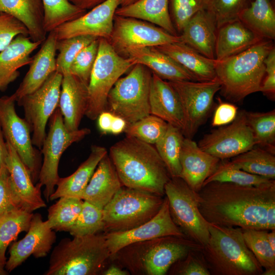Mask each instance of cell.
<instances>
[{
  "label": "cell",
  "instance_id": "6da1fadb",
  "mask_svg": "<svg viewBox=\"0 0 275 275\" xmlns=\"http://www.w3.org/2000/svg\"><path fill=\"white\" fill-rule=\"evenodd\" d=\"M198 197L199 211L209 223L275 229V180L260 186L213 181L203 186Z\"/></svg>",
  "mask_w": 275,
  "mask_h": 275
},
{
  "label": "cell",
  "instance_id": "7a4b0ae2",
  "mask_svg": "<svg viewBox=\"0 0 275 275\" xmlns=\"http://www.w3.org/2000/svg\"><path fill=\"white\" fill-rule=\"evenodd\" d=\"M153 145L126 136L111 147L108 154L123 186L163 197L171 177Z\"/></svg>",
  "mask_w": 275,
  "mask_h": 275
},
{
  "label": "cell",
  "instance_id": "3957f363",
  "mask_svg": "<svg viewBox=\"0 0 275 275\" xmlns=\"http://www.w3.org/2000/svg\"><path fill=\"white\" fill-rule=\"evenodd\" d=\"M273 47L272 40L263 39L240 53L215 60L221 95L227 100L238 102L260 92L265 75L264 60Z\"/></svg>",
  "mask_w": 275,
  "mask_h": 275
},
{
  "label": "cell",
  "instance_id": "277c9868",
  "mask_svg": "<svg viewBox=\"0 0 275 275\" xmlns=\"http://www.w3.org/2000/svg\"><path fill=\"white\" fill-rule=\"evenodd\" d=\"M203 248L186 237L167 236L130 244L111 257L132 274L164 275L190 251Z\"/></svg>",
  "mask_w": 275,
  "mask_h": 275
},
{
  "label": "cell",
  "instance_id": "5b68a950",
  "mask_svg": "<svg viewBox=\"0 0 275 275\" xmlns=\"http://www.w3.org/2000/svg\"><path fill=\"white\" fill-rule=\"evenodd\" d=\"M202 253L210 274L262 275L264 269L246 246L242 229L209 223Z\"/></svg>",
  "mask_w": 275,
  "mask_h": 275
},
{
  "label": "cell",
  "instance_id": "8992f818",
  "mask_svg": "<svg viewBox=\"0 0 275 275\" xmlns=\"http://www.w3.org/2000/svg\"><path fill=\"white\" fill-rule=\"evenodd\" d=\"M111 257L104 235L62 239L51 252L45 275H96Z\"/></svg>",
  "mask_w": 275,
  "mask_h": 275
},
{
  "label": "cell",
  "instance_id": "52a82bcc",
  "mask_svg": "<svg viewBox=\"0 0 275 275\" xmlns=\"http://www.w3.org/2000/svg\"><path fill=\"white\" fill-rule=\"evenodd\" d=\"M163 197L123 186L103 208L106 233L134 228L154 217L163 203Z\"/></svg>",
  "mask_w": 275,
  "mask_h": 275
},
{
  "label": "cell",
  "instance_id": "ba28073f",
  "mask_svg": "<svg viewBox=\"0 0 275 275\" xmlns=\"http://www.w3.org/2000/svg\"><path fill=\"white\" fill-rule=\"evenodd\" d=\"M152 74L146 67L135 64L128 74L120 77L109 91L106 110L124 119L128 125L150 115Z\"/></svg>",
  "mask_w": 275,
  "mask_h": 275
},
{
  "label": "cell",
  "instance_id": "9c48e42d",
  "mask_svg": "<svg viewBox=\"0 0 275 275\" xmlns=\"http://www.w3.org/2000/svg\"><path fill=\"white\" fill-rule=\"evenodd\" d=\"M135 64L119 55L107 39L99 38L98 54L88 85L85 116L92 120L106 110L108 93L121 76Z\"/></svg>",
  "mask_w": 275,
  "mask_h": 275
},
{
  "label": "cell",
  "instance_id": "30bf717a",
  "mask_svg": "<svg viewBox=\"0 0 275 275\" xmlns=\"http://www.w3.org/2000/svg\"><path fill=\"white\" fill-rule=\"evenodd\" d=\"M171 217L184 235L204 246L209 238V223L198 207V193L181 177H171L164 186Z\"/></svg>",
  "mask_w": 275,
  "mask_h": 275
},
{
  "label": "cell",
  "instance_id": "8fae6325",
  "mask_svg": "<svg viewBox=\"0 0 275 275\" xmlns=\"http://www.w3.org/2000/svg\"><path fill=\"white\" fill-rule=\"evenodd\" d=\"M49 121V131L41 149L43 161L38 175L39 182L45 186L43 194L47 201H49L60 179L58 168L62 155L70 145L81 141L91 132L88 128L74 131L68 130L59 107Z\"/></svg>",
  "mask_w": 275,
  "mask_h": 275
},
{
  "label": "cell",
  "instance_id": "7c38bea8",
  "mask_svg": "<svg viewBox=\"0 0 275 275\" xmlns=\"http://www.w3.org/2000/svg\"><path fill=\"white\" fill-rule=\"evenodd\" d=\"M168 81L181 102L184 122L182 132L185 138L192 139L210 113L214 95L219 91L221 84L217 78L207 81Z\"/></svg>",
  "mask_w": 275,
  "mask_h": 275
},
{
  "label": "cell",
  "instance_id": "4fadbf2b",
  "mask_svg": "<svg viewBox=\"0 0 275 275\" xmlns=\"http://www.w3.org/2000/svg\"><path fill=\"white\" fill-rule=\"evenodd\" d=\"M62 77L55 71L39 88L16 101L23 108L24 119L33 133V145L40 149L47 122L58 107Z\"/></svg>",
  "mask_w": 275,
  "mask_h": 275
},
{
  "label": "cell",
  "instance_id": "5bb4252c",
  "mask_svg": "<svg viewBox=\"0 0 275 275\" xmlns=\"http://www.w3.org/2000/svg\"><path fill=\"white\" fill-rule=\"evenodd\" d=\"M108 41L117 53L126 58L131 49L180 42V38L146 21L115 14Z\"/></svg>",
  "mask_w": 275,
  "mask_h": 275
},
{
  "label": "cell",
  "instance_id": "9a60e30c",
  "mask_svg": "<svg viewBox=\"0 0 275 275\" xmlns=\"http://www.w3.org/2000/svg\"><path fill=\"white\" fill-rule=\"evenodd\" d=\"M15 102L13 94L0 97V125L6 141L15 150L34 182L40 170L39 158L32 142L29 124L16 113Z\"/></svg>",
  "mask_w": 275,
  "mask_h": 275
},
{
  "label": "cell",
  "instance_id": "2e32d148",
  "mask_svg": "<svg viewBox=\"0 0 275 275\" xmlns=\"http://www.w3.org/2000/svg\"><path fill=\"white\" fill-rule=\"evenodd\" d=\"M198 145L203 150L223 160L252 149L256 142L248 124L245 111L242 110L232 122L204 135Z\"/></svg>",
  "mask_w": 275,
  "mask_h": 275
},
{
  "label": "cell",
  "instance_id": "e0dca14e",
  "mask_svg": "<svg viewBox=\"0 0 275 275\" xmlns=\"http://www.w3.org/2000/svg\"><path fill=\"white\" fill-rule=\"evenodd\" d=\"M167 236L186 237L171 217L166 197L158 212L148 221L129 230L104 235L111 256L130 244Z\"/></svg>",
  "mask_w": 275,
  "mask_h": 275
},
{
  "label": "cell",
  "instance_id": "ac0fdd59",
  "mask_svg": "<svg viewBox=\"0 0 275 275\" xmlns=\"http://www.w3.org/2000/svg\"><path fill=\"white\" fill-rule=\"evenodd\" d=\"M56 240V232L47 220L43 221L40 213L33 214L25 236L10 247L5 269L8 272L12 271L31 255L36 258L46 257Z\"/></svg>",
  "mask_w": 275,
  "mask_h": 275
},
{
  "label": "cell",
  "instance_id": "d6986e66",
  "mask_svg": "<svg viewBox=\"0 0 275 275\" xmlns=\"http://www.w3.org/2000/svg\"><path fill=\"white\" fill-rule=\"evenodd\" d=\"M119 6L120 0H106L79 18L61 25L54 30L58 40L78 36H91L108 40Z\"/></svg>",
  "mask_w": 275,
  "mask_h": 275
},
{
  "label": "cell",
  "instance_id": "ffe728a7",
  "mask_svg": "<svg viewBox=\"0 0 275 275\" xmlns=\"http://www.w3.org/2000/svg\"><path fill=\"white\" fill-rule=\"evenodd\" d=\"M6 142L8 149L6 167L16 207L30 213L45 207L46 203L41 193L42 185L39 182L36 185L34 184L29 171L17 153L8 142Z\"/></svg>",
  "mask_w": 275,
  "mask_h": 275
},
{
  "label": "cell",
  "instance_id": "44dd1931",
  "mask_svg": "<svg viewBox=\"0 0 275 275\" xmlns=\"http://www.w3.org/2000/svg\"><path fill=\"white\" fill-rule=\"evenodd\" d=\"M221 160L201 149L191 139L184 138L180 155V177L194 191L199 193Z\"/></svg>",
  "mask_w": 275,
  "mask_h": 275
},
{
  "label": "cell",
  "instance_id": "7402d4cb",
  "mask_svg": "<svg viewBox=\"0 0 275 275\" xmlns=\"http://www.w3.org/2000/svg\"><path fill=\"white\" fill-rule=\"evenodd\" d=\"M57 40L56 31L49 32L39 50L32 57L28 72L13 94L16 101L39 88L49 76L56 71Z\"/></svg>",
  "mask_w": 275,
  "mask_h": 275
},
{
  "label": "cell",
  "instance_id": "603a6c76",
  "mask_svg": "<svg viewBox=\"0 0 275 275\" xmlns=\"http://www.w3.org/2000/svg\"><path fill=\"white\" fill-rule=\"evenodd\" d=\"M88 101V85L70 73L63 75L58 107L70 131L79 129Z\"/></svg>",
  "mask_w": 275,
  "mask_h": 275
},
{
  "label": "cell",
  "instance_id": "cb8c5ba5",
  "mask_svg": "<svg viewBox=\"0 0 275 275\" xmlns=\"http://www.w3.org/2000/svg\"><path fill=\"white\" fill-rule=\"evenodd\" d=\"M150 114L180 129L183 115L179 97L168 81L152 73L149 94Z\"/></svg>",
  "mask_w": 275,
  "mask_h": 275
},
{
  "label": "cell",
  "instance_id": "d4e9b609",
  "mask_svg": "<svg viewBox=\"0 0 275 275\" xmlns=\"http://www.w3.org/2000/svg\"><path fill=\"white\" fill-rule=\"evenodd\" d=\"M217 29L210 11L202 9L190 19L179 35L180 42L207 58L215 59Z\"/></svg>",
  "mask_w": 275,
  "mask_h": 275
},
{
  "label": "cell",
  "instance_id": "484cf974",
  "mask_svg": "<svg viewBox=\"0 0 275 275\" xmlns=\"http://www.w3.org/2000/svg\"><path fill=\"white\" fill-rule=\"evenodd\" d=\"M122 186L107 153L98 163L81 199L103 209Z\"/></svg>",
  "mask_w": 275,
  "mask_h": 275
},
{
  "label": "cell",
  "instance_id": "4316f807",
  "mask_svg": "<svg viewBox=\"0 0 275 275\" xmlns=\"http://www.w3.org/2000/svg\"><path fill=\"white\" fill-rule=\"evenodd\" d=\"M126 58L148 68L161 78L171 81L193 80L195 78L186 69L155 47H145L129 50Z\"/></svg>",
  "mask_w": 275,
  "mask_h": 275
},
{
  "label": "cell",
  "instance_id": "83f0119b",
  "mask_svg": "<svg viewBox=\"0 0 275 275\" xmlns=\"http://www.w3.org/2000/svg\"><path fill=\"white\" fill-rule=\"evenodd\" d=\"M41 44L33 41L29 36L20 35L0 51V91L6 90L16 79L20 68L30 65L32 61L30 54Z\"/></svg>",
  "mask_w": 275,
  "mask_h": 275
},
{
  "label": "cell",
  "instance_id": "f1b7e54d",
  "mask_svg": "<svg viewBox=\"0 0 275 275\" xmlns=\"http://www.w3.org/2000/svg\"><path fill=\"white\" fill-rule=\"evenodd\" d=\"M263 39L238 19L226 23L217 29L215 60L240 53Z\"/></svg>",
  "mask_w": 275,
  "mask_h": 275
},
{
  "label": "cell",
  "instance_id": "f546056e",
  "mask_svg": "<svg viewBox=\"0 0 275 275\" xmlns=\"http://www.w3.org/2000/svg\"><path fill=\"white\" fill-rule=\"evenodd\" d=\"M155 47L183 66L196 81H207L217 78L215 59L207 58L185 43L177 42Z\"/></svg>",
  "mask_w": 275,
  "mask_h": 275
},
{
  "label": "cell",
  "instance_id": "4dcf8cb0",
  "mask_svg": "<svg viewBox=\"0 0 275 275\" xmlns=\"http://www.w3.org/2000/svg\"><path fill=\"white\" fill-rule=\"evenodd\" d=\"M107 153V151L105 147L92 146L89 156L77 170L69 176L60 178L57 188L50 196L49 200L53 201L62 197L81 199L83 192L98 163Z\"/></svg>",
  "mask_w": 275,
  "mask_h": 275
},
{
  "label": "cell",
  "instance_id": "1f68e13d",
  "mask_svg": "<svg viewBox=\"0 0 275 275\" xmlns=\"http://www.w3.org/2000/svg\"><path fill=\"white\" fill-rule=\"evenodd\" d=\"M0 12L11 14L20 21L33 41L42 43L46 39L42 0H0Z\"/></svg>",
  "mask_w": 275,
  "mask_h": 275
},
{
  "label": "cell",
  "instance_id": "d6a6232c",
  "mask_svg": "<svg viewBox=\"0 0 275 275\" xmlns=\"http://www.w3.org/2000/svg\"><path fill=\"white\" fill-rule=\"evenodd\" d=\"M115 14L146 21L172 35H179L170 16L169 0H137L128 5L118 7Z\"/></svg>",
  "mask_w": 275,
  "mask_h": 275
},
{
  "label": "cell",
  "instance_id": "836d02e7",
  "mask_svg": "<svg viewBox=\"0 0 275 275\" xmlns=\"http://www.w3.org/2000/svg\"><path fill=\"white\" fill-rule=\"evenodd\" d=\"M238 19L263 39L275 38V9L273 0H253Z\"/></svg>",
  "mask_w": 275,
  "mask_h": 275
},
{
  "label": "cell",
  "instance_id": "e575fe53",
  "mask_svg": "<svg viewBox=\"0 0 275 275\" xmlns=\"http://www.w3.org/2000/svg\"><path fill=\"white\" fill-rule=\"evenodd\" d=\"M33 213L15 207L0 215V264L5 266L6 250L18 235L27 232Z\"/></svg>",
  "mask_w": 275,
  "mask_h": 275
},
{
  "label": "cell",
  "instance_id": "d590c367",
  "mask_svg": "<svg viewBox=\"0 0 275 275\" xmlns=\"http://www.w3.org/2000/svg\"><path fill=\"white\" fill-rule=\"evenodd\" d=\"M180 129L168 124L162 136L155 147L171 177H180V155L184 139Z\"/></svg>",
  "mask_w": 275,
  "mask_h": 275
},
{
  "label": "cell",
  "instance_id": "8d00e7d4",
  "mask_svg": "<svg viewBox=\"0 0 275 275\" xmlns=\"http://www.w3.org/2000/svg\"><path fill=\"white\" fill-rule=\"evenodd\" d=\"M230 161L249 173L275 179L274 154L262 148L254 147L233 157Z\"/></svg>",
  "mask_w": 275,
  "mask_h": 275
},
{
  "label": "cell",
  "instance_id": "74e56055",
  "mask_svg": "<svg viewBox=\"0 0 275 275\" xmlns=\"http://www.w3.org/2000/svg\"><path fill=\"white\" fill-rule=\"evenodd\" d=\"M84 200L62 197L47 209V221L54 231L69 232L82 208Z\"/></svg>",
  "mask_w": 275,
  "mask_h": 275
},
{
  "label": "cell",
  "instance_id": "f35d334b",
  "mask_svg": "<svg viewBox=\"0 0 275 275\" xmlns=\"http://www.w3.org/2000/svg\"><path fill=\"white\" fill-rule=\"evenodd\" d=\"M42 2L44 10V28L47 33L79 18L87 12L68 0H42Z\"/></svg>",
  "mask_w": 275,
  "mask_h": 275
},
{
  "label": "cell",
  "instance_id": "ab89813d",
  "mask_svg": "<svg viewBox=\"0 0 275 275\" xmlns=\"http://www.w3.org/2000/svg\"><path fill=\"white\" fill-rule=\"evenodd\" d=\"M256 145L275 154V109L267 112L245 111Z\"/></svg>",
  "mask_w": 275,
  "mask_h": 275
},
{
  "label": "cell",
  "instance_id": "60d3db41",
  "mask_svg": "<svg viewBox=\"0 0 275 275\" xmlns=\"http://www.w3.org/2000/svg\"><path fill=\"white\" fill-rule=\"evenodd\" d=\"M274 180L246 172L234 166L230 161L224 162L221 160L214 171L205 181L203 185L211 182L218 181L244 186H260Z\"/></svg>",
  "mask_w": 275,
  "mask_h": 275
},
{
  "label": "cell",
  "instance_id": "b9f144b4",
  "mask_svg": "<svg viewBox=\"0 0 275 275\" xmlns=\"http://www.w3.org/2000/svg\"><path fill=\"white\" fill-rule=\"evenodd\" d=\"M168 126V123L161 118L150 114L127 125L124 132L126 136L155 145L164 134Z\"/></svg>",
  "mask_w": 275,
  "mask_h": 275
},
{
  "label": "cell",
  "instance_id": "7bdbcfd3",
  "mask_svg": "<svg viewBox=\"0 0 275 275\" xmlns=\"http://www.w3.org/2000/svg\"><path fill=\"white\" fill-rule=\"evenodd\" d=\"M242 229V236L248 248L263 269L275 268V253L267 238L268 230Z\"/></svg>",
  "mask_w": 275,
  "mask_h": 275
},
{
  "label": "cell",
  "instance_id": "ee69618b",
  "mask_svg": "<svg viewBox=\"0 0 275 275\" xmlns=\"http://www.w3.org/2000/svg\"><path fill=\"white\" fill-rule=\"evenodd\" d=\"M98 38L91 36H78L57 40L56 71L62 75L70 73L71 64L80 50Z\"/></svg>",
  "mask_w": 275,
  "mask_h": 275
},
{
  "label": "cell",
  "instance_id": "f6af8a7d",
  "mask_svg": "<svg viewBox=\"0 0 275 275\" xmlns=\"http://www.w3.org/2000/svg\"><path fill=\"white\" fill-rule=\"evenodd\" d=\"M103 230V209L84 201L81 211L69 232L73 236L95 234Z\"/></svg>",
  "mask_w": 275,
  "mask_h": 275
},
{
  "label": "cell",
  "instance_id": "bcb514c9",
  "mask_svg": "<svg viewBox=\"0 0 275 275\" xmlns=\"http://www.w3.org/2000/svg\"><path fill=\"white\" fill-rule=\"evenodd\" d=\"M253 0H207V9L215 20L217 28L238 19L241 12Z\"/></svg>",
  "mask_w": 275,
  "mask_h": 275
},
{
  "label": "cell",
  "instance_id": "7dc6e473",
  "mask_svg": "<svg viewBox=\"0 0 275 275\" xmlns=\"http://www.w3.org/2000/svg\"><path fill=\"white\" fill-rule=\"evenodd\" d=\"M207 7L206 0H169L170 16L178 34L197 12Z\"/></svg>",
  "mask_w": 275,
  "mask_h": 275
},
{
  "label": "cell",
  "instance_id": "c3c4849f",
  "mask_svg": "<svg viewBox=\"0 0 275 275\" xmlns=\"http://www.w3.org/2000/svg\"><path fill=\"white\" fill-rule=\"evenodd\" d=\"M98 47L99 38H97L80 50L70 67V73L87 85L97 59Z\"/></svg>",
  "mask_w": 275,
  "mask_h": 275
},
{
  "label": "cell",
  "instance_id": "681fc988",
  "mask_svg": "<svg viewBox=\"0 0 275 275\" xmlns=\"http://www.w3.org/2000/svg\"><path fill=\"white\" fill-rule=\"evenodd\" d=\"M202 251V250L190 251L185 257L178 260L171 266L170 268L171 274L210 275Z\"/></svg>",
  "mask_w": 275,
  "mask_h": 275
},
{
  "label": "cell",
  "instance_id": "f907efd6",
  "mask_svg": "<svg viewBox=\"0 0 275 275\" xmlns=\"http://www.w3.org/2000/svg\"><path fill=\"white\" fill-rule=\"evenodd\" d=\"M20 35L29 36L25 26L12 15L0 12V51Z\"/></svg>",
  "mask_w": 275,
  "mask_h": 275
},
{
  "label": "cell",
  "instance_id": "816d5d0a",
  "mask_svg": "<svg viewBox=\"0 0 275 275\" xmlns=\"http://www.w3.org/2000/svg\"><path fill=\"white\" fill-rule=\"evenodd\" d=\"M265 75L260 90L264 95L274 100L275 97V47L264 60Z\"/></svg>",
  "mask_w": 275,
  "mask_h": 275
},
{
  "label": "cell",
  "instance_id": "f5cc1de1",
  "mask_svg": "<svg viewBox=\"0 0 275 275\" xmlns=\"http://www.w3.org/2000/svg\"><path fill=\"white\" fill-rule=\"evenodd\" d=\"M238 107L229 102H219L213 114L211 125L221 127L232 122L238 114Z\"/></svg>",
  "mask_w": 275,
  "mask_h": 275
},
{
  "label": "cell",
  "instance_id": "db71d44e",
  "mask_svg": "<svg viewBox=\"0 0 275 275\" xmlns=\"http://www.w3.org/2000/svg\"><path fill=\"white\" fill-rule=\"evenodd\" d=\"M15 207H16L10 187L9 173L5 166L0 171V215Z\"/></svg>",
  "mask_w": 275,
  "mask_h": 275
},
{
  "label": "cell",
  "instance_id": "11a10c76",
  "mask_svg": "<svg viewBox=\"0 0 275 275\" xmlns=\"http://www.w3.org/2000/svg\"><path fill=\"white\" fill-rule=\"evenodd\" d=\"M114 114L105 110L102 112L97 117V127L99 131L104 134L110 132V129Z\"/></svg>",
  "mask_w": 275,
  "mask_h": 275
},
{
  "label": "cell",
  "instance_id": "9f6ffc18",
  "mask_svg": "<svg viewBox=\"0 0 275 275\" xmlns=\"http://www.w3.org/2000/svg\"><path fill=\"white\" fill-rule=\"evenodd\" d=\"M127 125L124 119L114 115L109 133L113 134H119L124 132Z\"/></svg>",
  "mask_w": 275,
  "mask_h": 275
},
{
  "label": "cell",
  "instance_id": "6f0895ef",
  "mask_svg": "<svg viewBox=\"0 0 275 275\" xmlns=\"http://www.w3.org/2000/svg\"><path fill=\"white\" fill-rule=\"evenodd\" d=\"M77 7L87 10H91L106 0H68Z\"/></svg>",
  "mask_w": 275,
  "mask_h": 275
},
{
  "label": "cell",
  "instance_id": "680465c9",
  "mask_svg": "<svg viewBox=\"0 0 275 275\" xmlns=\"http://www.w3.org/2000/svg\"><path fill=\"white\" fill-rule=\"evenodd\" d=\"M4 134L0 125V171L6 166V160L8 155L6 142L4 140Z\"/></svg>",
  "mask_w": 275,
  "mask_h": 275
},
{
  "label": "cell",
  "instance_id": "91938a15",
  "mask_svg": "<svg viewBox=\"0 0 275 275\" xmlns=\"http://www.w3.org/2000/svg\"><path fill=\"white\" fill-rule=\"evenodd\" d=\"M104 275H128L130 272L127 270H124L116 265H112L104 270L102 273Z\"/></svg>",
  "mask_w": 275,
  "mask_h": 275
},
{
  "label": "cell",
  "instance_id": "94428289",
  "mask_svg": "<svg viewBox=\"0 0 275 275\" xmlns=\"http://www.w3.org/2000/svg\"><path fill=\"white\" fill-rule=\"evenodd\" d=\"M267 238L272 250L275 253V229L268 231Z\"/></svg>",
  "mask_w": 275,
  "mask_h": 275
},
{
  "label": "cell",
  "instance_id": "6125c7cd",
  "mask_svg": "<svg viewBox=\"0 0 275 275\" xmlns=\"http://www.w3.org/2000/svg\"><path fill=\"white\" fill-rule=\"evenodd\" d=\"M137 0H120V6H125L133 3Z\"/></svg>",
  "mask_w": 275,
  "mask_h": 275
},
{
  "label": "cell",
  "instance_id": "be15d7a7",
  "mask_svg": "<svg viewBox=\"0 0 275 275\" xmlns=\"http://www.w3.org/2000/svg\"><path fill=\"white\" fill-rule=\"evenodd\" d=\"M275 268H270L263 271L262 275H274Z\"/></svg>",
  "mask_w": 275,
  "mask_h": 275
},
{
  "label": "cell",
  "instance_id": "e7e4bbea",
  "mask_svg": "<svg viewBox=\"0 0 275 275\" xmlns=\"http://www.w3.org/2000/svg\"><path fill=\"white\" fill-rule=\"evenodd\" d=\"M8 272L5 269V266L0 264V275H7Z\"/></svg>",
  "mask_w": 275,
  "mask_h": 275
},
{
  "label": "cell",
  "instance_id": "03108f58",
  "mask_svg": "<svg viewBox=\"0 0 275 275\" xmlns=\"http://www.w3.org/2000/svg\"><path fill=\"white\" fill-rule=\"evenodd\" d=\"M207 1V0H206Z\"/></svg>",
  "mask_w": 275,
  "mask_h": 275
}]
</instances>
